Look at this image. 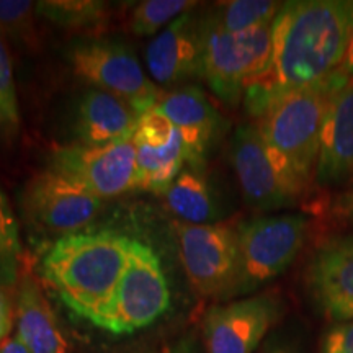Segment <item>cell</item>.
<instances>
[{"label": "cell", "mask_w": 353, "mask_h": 353, "mask_svg": "<svg viewBox=\"0 0 353 353\" xmlns=\"http://www.w3.org/2000/svg\"><path fill=\"white\" fill-rule=\"evenodd\" d=\"M50 167L82 185L100 200L121 195L134 190V139L61 145L52 152Z\"/></svg>", "instance_id": "9c48e42d"}, {"label": "cell", "mask_w": 353, "mask_h": 353, "mask_svg": "<svg viewBox=\"0 0 353 353\" xmlns=\"http://www.w3.org/2000/svg\"><path fill=\"white\" fill-rule=\"evenodd\" d=\"M68 61L77 77L118 97L139 117L156 108L165 95L145 76L138 57L125 44L105 39L74 43Z\"/></svg>", "instance_id": "52a82bcc"}, {"label": "cell", "mask_w": 353, "mask_h": 353, "mask_svg": "<svg viewBox=\"0 0 353 353\" xmlns=\"http://www.w3.org/2000/svg\"><path fill=\"white\" fill-rule=\"evenodd\" d=\"M156 353H170V350H169V348H161V350L156 352Z\"/></svg>", "instance_id": "e575fe53"}, {"label": "cell", "mask_w": 353, "mask_h": 353, "mask_svg": "<svg viewBox=\"0 0 353 353\" xmlns=\"http://www.w3.org/2000/svg\"><path fill=\"white\" fill-rule=\"evenodd\" d=\"M176 239L185 275L200 296H236L239 283L237 228L229 223H180Z\"/></svg>", "instance_id": "ba28073f"}, {"label": "cell", "mask_w": 353, "mask_h": 353, "mask_svg": "<svg viewBox=\"0 0 353 353\" xmlns=\"http://www.w3.org/2000/svg\"><path fill=\"white\" fill-rule=\"evenodd\" d=\"M329 214L337 224L353 226V190H347L330 200Z\"/></svg>", "instance_id": "f1b7e54d"}, {"label": "cell", "mask_w": 353, "mask_h": 353, "mask_svg": "<svg viewBox=\"0 0 353 353\" xmlns=\"http://www.w3.org/2000/svg\"><path fill=\"white\" fill-rule=\"evenodd\" d=\"M131 241L114 231L68 234L44 255L39 275L70 312L92 322L117 290Z\"/></svg>", "instance_id": "7a4b0ae2"}, {"label": "cell", "mask_w": 353, "mask_h": 353, "mask_svg": "<svg viewBox=\"0 0 353 353\" xmlns=\"http://www.w3.org/2000/svg\"><path fill=\"white\" fill-rule=\"evenodd\" d=\"M231 164L245 205L259 213L285 210L299 201L273 164L255 125L239 126L231 141Z\"/></svg>", "instance_id": "8fae6325"}, {"label": "cell", "mask_w": 353, "mask_h": 353, "mask_svg": "<svg viewBox=\"0 0 353 353\" xmlns=\"http://www.w3.org/2000/svg\"><path fill=\"white\" fill-rule=\"evenodd\" d=\"M167 208L187 224L218 223L221 208L208 179L196 170H182L164 193Z\"/></svg>", "instance_id": "ffe728a7"}, {"label": "cell", "mask_w": 353, "mask_h": 353, "mask_svg": "<svg viewBox=\"0 0 353 353\" xmlns=\"http://www.w3.org/2000/svg\"><path fill=\"white\" fill-rule=\"evenodd\" d=\"M20 255L19 223L0 224V281H12Z\"/></svg>", "instance_id": "4316f807"}, {"label": "cell", "mask_w": 353, "mask_h": 353, "mask_svg": "<svg viewBox=\"0 0 353 353\" xmlns=\"http://www.w3.org/2000/svg\"><path fill=\"white\" fill-rule=\"evenodd\" d=\"M321 353H353V321L334 322L322 335Z\"/></svg>", "instance_id": "83f0119b"}, {"label": "cell", "mask_w": 353, "mask_h": 353, "mask_svg": "<svg viewBox=\"0 0 353 353\" xmlns=\"http://www.w3.org/2000/svg\"><path fill=\"white\" fill-rule=\"evenodd\" d=\"M136 176L134 188L144 192L165 193L167 188L182 174L187 162L183 141L176 130L170 143L164 145H149L136 143Z\"/></svg>", "instance_id": "d6986e66"}, {"label": "cell", "mask_w": 353, "mask_h": 353, "mask_svg": "<svg viewBox=\"0 0 353 353\" xmlns=\"http://www.w3.org/2000/svg\"><path fill=\"white\" fill-rule=\"evenodd\" d=\"M138 121L139 114L118 97L90 88L77 103L74 131L81 144H107L131 139Z\"/></svg>", "instance_id": "e0dca14e"}, {"label": "cell", "mask_w": 353, "mask_h": 353, "mask_svg": "<svg viewBox=\"0 0 353 353\" xmlns=\"http://www.w3.org/2000/svg\"><path fill=\"white\" fill-rule=\"evenodd\" d=\"M149 72L162 85L203 77L201 21L195 17H179L149 43L145 51Z\"/></svg>", "instance_id": "5bb4252c"}, {"label": "cell", "mask_w": 353, "mask_h": 353, "mask_svg": "<svg viewBox=\"0 0 353 353\" xmlns=\"http://www.w3.org/2000/svg\"><path fill=\"white\" fill-rule=\"evenodd\" d=\"M307 234L309 218L304 214H270L241 223L236 296L252 293L288 270L306 244Z\"/></svg>", "instance_id": "8992f818"}, {"label": "cell", "mask_w": 353, "mask_h": 353, "mask_svg": "<svg viewBox=\"0 0 353 353\" xmlns=\"http://www.w3.org/2000/svg\"><path fill=\"white\" fill-rule=\"evenodd\" d=\"M20 128L19 95L13 79L12 59L0 32V138H12Z\"/></svg>", "instance_id": "cb8c5ba5"}, {"label": "cell", "mask_w": 353, "mask_h": 353, "mask_svg": "<svg viewBox=\"0 0 353 353\" xmlns=\"http://www.w3.org/2000/svg\"><path fill=\"white\" fill-rule=\"evenodd\" d=\"M157 108L172 121L183 141L188 164L198 169L224 121L208 97L198 87H182L165 94Z\"/></svg>", "instance_id": "2e32d148"}, {"label": "cell", "mask_w": 353, "mask_h": 353, "mask_svg": "<svg viewBox=\"0 0 353 353\" xmlns=\"http://www.w3.org/2000/svg\"><path fill=\"white\" fill-rule=\"evenodd\" d=\"M0 224H17L15 214H13L12 206L8 205V200L2 188H0Z\"/></svg>", "instance_id": "4dcf8cb0"}, {"label": "cell", "mask_w": 353, "mask_h": 353, "mask_svg": "<svg viewBox=\"0 0 353 353\" xmlns=\"http://www.w3.org/2000/svg\"><path fill=\"white\" fill-rule=\"evenodd\" d=\"M339 70H341L343 76L348 79V81H353V33H352L350 43H348L345 59H343V63Z\"/></svg>", "instance_id": "d6a6232c"}, {"label": "cell", "mask_w": 353, "mask_h": 353, "mask_svg": "<svg viewBox=\"0 0 353 353\" xmlns=\"http://www.w3.org/2000/svg\"><path fill=\"white\" fill-rule=\"evenodd\" d=\"M17 337L30 353H69V342L54 309L33 278H23L17 293Z\"/></svg>", "instance_id": "ac0fdd59"}, {"label": "cell", "mask_w": 353, "mask_h": 353, "mask_svg": "<svg viewBox=\"0 0 353 353\" xmlns=\"http://www.w3.org/2000/svg\"><path fill=\"white\" fill-rule=\"evenodd\" d=\"M260 353H296V352H294L293 348H288L285 345H273V347L265 348V350L260 352Z\"/></svg>", "instance_id": "836d02e7"}, {"label": "cell", "mask_w": 353, "mask_h": 353, "mask_svg": "<svg viewBox=\"0 0 353 353\" xmlns=\"http://www.w3.org/2000/svg\"><path fill=\"white\" fill-rule=\"evenodd\" d=\"M176 128L157 107L149 110L139 117L138 128H136L132 139L136 143H144L149 145H164L170 143L175 136Z\"/></svg>", "instance_id": "484cf974"}, {"label": "cell", "mask_w": 353, "mask_h": 353, "mask_svg": "<svg viewBox=\"0 0 353 353\" xmlns=\"http://www.w3.org/2000/svg\"><path fill=\"white\" fill-rule=\"evenodd\" d=\"M195 2L188 0H148L141 2L132 10L131 30L138 37H152L162 26L172 23L179 17L185 15Z\"/></svg>", "instance_id": "603a6c76"}, {"label": "cell", "mask_w": 353, "mask_h": 353, "mask_svg": "<svg viewBox=\"0 0 353 353\" xmlns=\"http://www.w3.org/2000/svg\"><path fill=\"white\" fill-rule=\"evenodd\" d=\"M353 33V0H294L272 25L267 69L245 87L244 108L254 120L291 92L314 85L341 69Z\"/></svg>", "instance_id": "6da1fadb"}, {"label": "cell", "mask_w": 353, "mask_h": 353, "mask_svg": "<svg viewBox=\"0 0 353 353\" xmlns=\"http://www.w3.org/2000/svg\"><path fill=\"white\" fill-rule=\"evenodd\" d=\"M272 25L245 33H228L211 17L201 20L203 79L229 107L239 103L245 87L270 63Z\"/></svg>", "instance_id": "5b68a950"}, {"label": "cell", "mask_w": 353, "mask_h": 353, "mask_svg": "<svg viewBox=\"0 0 353 353\" xmlns=\"http://www.w3.org/2000/svg\"><path fill=\"white\" fill-rule=\"evenodd\" d=\"M169 307V281L161 259L151 247L132 239L117 290L92 324L113 335H128L154 324Z\"/></svg>", "instance_id": "277c9868"}, {"label": "cell", "mask_w": 353, "mask_h": 353, "mask_svg": "<svg viewBox=\"0 0 353 353\" xmlns=\"http://www.w3.org/2000/svg\"><path fill=\"white\" fill-rule=\"evenodd\" d=\"M280 312L281 304L272 294L211 307L205 319L206 352L254 353Z\"/></svg>", "instance_id": "7c38bea8"}, {"label": "cell", "mask_w": 353, "mask_h": 353, "mask_svg": "<svg viewBox=\"0 0 353 353\" xmlns=\"http://www.w3.org/2000/svg\"><path fill=\"white\" fill-rule=\"evenodd\" d=\"M25 205L34 223L68 236L81 232L97 218L101 200L69 176L48 167L28 183Z\"/></svg>", "instance_id": "30bf717a"}, {"label": "cell", "mask_w": 353, "mask_h": 353, "mask_svg": "<svg viewBox=\"0 0 353 353\" xmlns=\"http://www.w3.org/2000/svg\"><path fill=\"white\" fill-rule=\"evenodd\" d=\"M12 322L13 316L10 303H8L3 291L0 290V343L6 341V339H8V334H10L12 330Z\"/></svg>", "instance_id": "f546056e"}, {"label": "cell", "mask_w": 353, "mask_h": 353, "mask_svg": "<svg viewBox=\"0 0 353 353\" xmlns=\"http://www.w3.org/2000/svg\"><path fill=\"white\" fill-rule=\"evenodd\" d=\"M347 82L337 70L325 81L291 92L273 103L255 125L273 164L299 198L314 180L329 101Z\"/></svg>", "instance_id": "3957f363"}, {"label": "cell", "mask_w": 353, "mask_h": 353, "mask_svg": "<svg viewBox=\"0 0 353 353\" xmlns=\"http://www.w3.org/2000/svg\"><path fill=\"white\" fill-rule=\"evenodd\" d=\"M314 180L325 188L353 180V81L339 88L329 101Z\"/></svg>", "instance_id": "9a60e30c"}, {"label": "cell", "mask_w": 353, "mask_h": 353, "mask_svg": "<svg viewBox=\"0 0 353 353\" xmlns=\"http://www.w3.org/2000/svg\"><path fill=\"white\" fill-rule=\"evenodd\" d=\"M34 12L30 0H0V32L19 44H34Z\"/></svg>", "instance_id": "d4e9b609"}, {"label": "cell", "mask_w": 353, "mask_h": 353, "mask_svg": "<svg viewBox=\"0 0 353 353\" xmlns=\"http://www.w3.org/2000/svg\"><path fill=\"white\" fill-rule=\"evenodd\" d=\"M283 3L268 0H234L221 3L211 19L228 33H245L272 25Z\"/></svg>", "instance_id": "7402d4cb"}, {"label": "cell", "mask_w": 353, "mask_h": 353, "mask_svg": "<svg viewBox=\"0 0 353 353\" xmlns=\"http://www.w3.org/2000/svg\"><path fill=\"white\" fill-rule=\"evenodd\" d=\"M0 353H30L23 343L19 341V337H8L0 343Z\"/></svg>", "instance_id": "1f68e13d"}, {"label": "cell", "mask_w": 353, "mask_h": 353, "mask_svg": "<svg viewBox=\"0 0 353 353\" xmlns=\"http://www.w3.org/2000/svg\"><path fill=\"white\" fill-rule=\"evenodd\" d=\"M304 280L325 319L353 321V232L322 242L309 260Z\"/></svg>", "instance_id": "4fadbf2b"}, {"label": "cell", "mask_w": 353, "mask_h": 353, "mask_svg": "<svg viewBox=\"0 0 353 353\" xmlns=\"http://www.w3.org/2000/svg\"><path fill=\"white\" fill-rule=\"evenodd\" d=\"M37 13L51 23L69 30H88L108 19V3L97 0H43Z\"/></svg>", "instance_id": "44dd1931"}]
</instances>
